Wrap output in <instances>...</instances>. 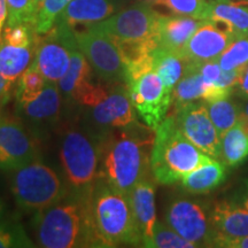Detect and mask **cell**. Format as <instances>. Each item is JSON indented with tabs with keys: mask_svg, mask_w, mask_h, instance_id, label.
I'll return each mask as SVG.
<instances>
[{
	"mask_svg": "<svg viewBox=\"0 0 248 248\" xmlns=\"http://www.w3.org/2000/svg\"><path fill=\"white\" fill-rule=\"evenodd\" d=\"M91 209L100 248L142 246L128 195L98 178L91 194Z\"/></svg>",
	"mask_w": 248,
	"mask_h": 248,
	"instance_id": "obj_4",
	"label": "cell"
},
{
	"mask_svg": "<svg viewBox=\"0 0 248 248\" xmlns=\"http://www.w3.org/2000/svg\"><path fill=\"white\" fill-rule=\"evenodd\" d=\"M12 85H13V83L9 82V80L6 79L5 77L0 74V100L8 101Z\"/></svg>",
	"mask_w": 248,
	"mask_h": 248,
	"instance_id": "obj_39",
	"label": "cell"
},
{
	"mask_svg": "<svg viewBox=\"0 0 248 248\" xmlns=\"http://www.w3.org/2000/svg\"><path fill=\"white\" fill-rule=\"evenodd\" d=\"M7 102V100H0V119H1V114H2V107L5 106V104Z\"/></svg>",
	"mask_w": 248,
	"mask_h": 248,
	"instance_id": "obj_43",
	"label": "cell"
},
{
	"mask_svg": "<svg viewBox=\"0 0 248 248\" xmlns=\"http://www.w3.org/2000/svg\"><path fill=\"white\" fill-rule=\"evenodd\" d=\"M76 48L78 44L74 31L57 21L47 33L38 36L32 63L46 80L58 83L67 73L71 53Z\"/></svg>",
	"mask_w": 248,
	"mask_h": 248,
	"instance_id": "obj_10",
	"label": "cell"
},
{
	"mask_svg": "<svg viewBox=\"0 0 248 248\" xmlns=\"http://www.w3.org/2000/svg\"><path fill=\"white\" fill-rule=\"evenodd\" d=\"M35 244L28 237L22 225L14 222L0 224V248L33 247Z\"/></svg>",
	"mask_w": 248,
	"mask_h": 248,
	"instance_id": "obj_35",
	"label": "cell"
},
{
	"mask_svg": "<svg viewBox=\"0 0 248 248\" xmlns=\"http://www.w3.org/2000/svg\"><path fill=\"white\" fill-rule=\"evenodd\" d=\"M204 104L210 119L221 137L226 131L233 128L241 115L240 99L235 95L233 97V94L228 98L213 102H204Z\"/></svg>",
	"mask_w": 248,
	"mask_h": 248,
	"instance_id": "obj_28",
	"label": "cell"
},
{
	"mask_svg": "<svg viewBox=\"0 0 248 248\" xmlns=\"http://www.w3.org/2000/svg\"><path fill=\"white\" fill-rule=\"evenodd\" d=\"M130 206L136 225L142 240V246L147 247L153 237L154 226L156 224L155 208V186L147 177L141 179L128 194Z\"/></svg>",
	"mask_w": 248,
	"mask_h": 248,
	"instance_id": "obj_19",
	"label": "cell"
},
{
	"mask_svg": "<svg viewBox=\"0 0 248 248\" xmlns=\"http://www.w3.org/2000/svg\"><path fill=\"white\" fill-rule=\"evenodd\" d=\"M47 80L42 73L37 69L33 63H31L17 79V89L15 97L18 101H29L35 99L44 90Z\"/></svg>",
	"mask_w": 248,
	"mask_h": 248,
	"instance_id": "obj_30",
	"label": "cell"
},
{
	"mask_svg": "<svg viewBox=\"0 0 248 248\" xmlns=\"http://www.w3.org/2000/svg\"><path fill=\"white\" fill-rule=\"evenodd\" d=\"M36 45L15 46L0 40V74L14 84L32 63Z\"/></svg>",
	"mask_w": 248,
	"mask_h": 248,
	"instance_id": "obj_25",
	"label": "cell"
},
{
	"mask_svg": "<svg viewBox=\"0 0 248 248\" xmlns=\"http://www.w3.org/2000/svg\"><path fill=\"white\" fill-rule=\"evenodd\" d=\"M235 38L212 21H204L183 47L181 54L188 63L201 64L218 60Z\"/></svg>",
	"mask_w": 248,
	"mask_h": 248,
	"instance_id": "obj_16",
	"label": "cell"
},
{
	"mask_svg": "<svg viewBox=\"0 0 248 248\" xmlns=\"http://www.w3.org/2000/svg\"><path fill=\"white\" fill-rule=\"evenodd\" d=\"M38 36L35 30V26L24 23L13 27L6 26L0 40H4L8 44L15 46H33L37 44Z\"/></svg>",
	"mask_w": 248,
	"mask_h": 248,
	"instance_id": "obj_36",
	"label": "cell"
},
{
	"mask_svg": "<svg viewBox=\"0 0 248 248\" xmlns=\"http://www.w3.org/2000/svg\"><path fill=\"white\" fill-rule=\"evenodd\" d=\"M240 107L241 114L248 119V99H246V100H240Z\"/></svg>",
	"mask_w": 248,
	"mask_h": 248,
	"instance_id": "obj_42",
	"label": "cell"
},
{
	"mask_svg": "<svg viewBox=\"0 0 248 248\" xmlns=\"http://www.w3.org/2000/svg\"><path fill=\"white\" fill-rule=\"evenodd\" d=\"M137 113L126 83H109L105 94L90 107L82 108L80 123L93 135L102 138L114 130L137 122Z\"/></svg>",
	"mask_w": 248,
	"mask_h": 248,
	"instance_id": "obj_7",
	"label": "cell"
},
{
	"mask_svg": "<svg viewBox=\"0 0 248 248\" xmlns=\"http://www.w3.org/2000/svg\"><path fill=\"white\" fill-rule=\"evenodd\" d=\"M130 98L142 122L156 130L167 117L172 102V94L167 91L155 70L145 73L128 83Z\"/></svg>",
	"mask_w": 248,
	"mask_h": 248,
	"instance_id": "obj_12",
	"label": "cell"
},
{
	"mask_svg": "<svg viewBox=\"0 0 248 248\" xmlns=\"http://www.w3.org/2000/svg\"><path fill=\"white\" fill-rule=\"evenodd\" d=\"M212 223L216 233V246L224 241L248 235V209L235 195L212 204Z\"/></svg>",
	"mask_w": 248,
	"mask_h": 248,
	"instance_id": "obj_17",
	"label": "cell"
},
{
	"mask_svg": "<svg viewBox=\"0 0 248 248\" xmlns=\"http://www.w3.org/2000/svg\"><path fill=\"white\" fill-rule=\"evenodd\" d=\"M92 75L93 70L85 55L82 53L79 47L74 49L70 57L69 68L58 82L62 98L67 105L77 106L80 98L93 84Z\"/></svg>",
	"mask_w": 248,
	"mask_h": 248,
	"instance_id": "obj_21",
	"label": "cell"
},
{
	"mask_svg": "<svg viewBox=\"0 0 248 248\" xmlns=\"http://www.w3.org/2000/svg\"><path fill=\"white\" fill-rule=\"evenodd\" d=\"M160 15L152 5L139 1L97 24L115 43L156 42Z\"/></svg>",
	"mask_w": 248,
	"mask_h": 248,
	"instance_id": "obj_11",
	"label": "cell"
},
{
	"mask_svg": "<svg viewBox=\"0 0 248 248\" xmlns=\"http://www.w3.org/2000/svg\"><path fill=\"white\" fill-rule=\"evenodd\" d=\"M119 6L115 0H71L57 21L76 32L110 17Z\"/></svg>",
	"mask_w": 248,
	"mask_h": 248,
	"instance_id": "obj_18",
	"label": "cell"
},
{
	"mask_svg": "<svg viewBox=\"0 0 248 248\" xmlns=\"http://www.w3.org/2000/svg\"><path fill=\"white\" fill-rule=\"evenodd\" d=\"M62 100L58 83L47 80L38 97L17 102L18 117L37 138H43L60 122Z\"/></svg>",
	"mask_w": 248,
	"mask_h": 248,
	"instance_id": "obj_15",
	"label": "cell"
},
{
	"mask_svg": "<svg viewBox=\"0 0 248 248\" xmlns=\"http://www.w3.org/2000/svg\"><path fill=\"white\" fill-rule=\"evenodd\" d=\"M248 159V119L241 114L233 128L221 137V160L228 168H235Z\"/></svg>",
	"mask_w": 248,
	"mask_h": 248,
	"instance_id": "obj_24",
	"label": "cell"
},
{
	"mask_svg": "<svg viewBox=\"0 0 248 248\" xmlns=\"http://www.w3.org/2000/svg\"><path fill=\"white\" fill-rule=\"evenodd\" d=\"M11 191L17 206L29 213H37L53 206L69 192L60 175L39 160L14 170Z\"/></svg>",
	"mask_w": 248,
	"mask_h": 248,
	"instance_id": "obj_6",
	"label": "cell"
},
{
	"mask_svg": "<svg viewBox=\"0 0 248 248\" xmlns=\"http://www.w3.org/2000/svg\"><path fill=\"white\" fill-rule=\"evenodd\" d=\"M235 197L241 201V203L248 209V178L245 179L244 186L240 188L239 192H237Z\"/></svg>",
	"mask_w": 248,
	"mask_h": 248,
	"instance_id": "obj_41",
	"label": "cell"
},
{
	"mask_svg": "<svg viewBox=\"0 0 248 248\" xmlns=\"http://www.w3.org/2000/svg\"><path fill=\"white\" fill-rule=\"evenodd\" d=\"M212 204L207 200L175 198L167 204L164 221L195 247H215L216 233L212 223Z\"/></svg>",
	"mask_w": 248,
	"mask_h": 248,
	"instance_id": "obj_8",
	"label": "cell"
},
{
	"mask_svg": "<svg viewBox=\"0 0 248 248\" xmlns=\"http://www.w3.org/2000/svg\"><path fill=\"white\" fill-rule=\"evenodd\" d=\"M74 33L79 49L88 59L99 80L105 83H125V63L119 46L98 24Z\"/></svg>",
	"mask_w": 248,
	"mask_h": 248,
	"instance_id": "obj_9",
	"label": "cell"
},
{
	"mask_svg": "<svg viewBox=\"0 0 248 248\" xmlns=\"http://www.w3.org/2000/svg\"><path fill=\"white\" fill-rule=\"evenodd\" d=\"M172 115L178 128L192 144L213 159H221V136L210 119L204 102H188L176 108Z\"/></svg>",
	"mask_w": 248,
	"mask_h": 248,
	"instance_id": "obj_14",
	"label": "cell"
},
{
	"mask_svg": "<svg viewBox=\"0 0 248 248\" xmlns=\"http://www.w3.org/2000/svg\"><path fill=\"white\" fill-rule=\"evenodd\" d=\"M226 178L228 167L221 160L213 159L186 173L181 181L182 191L193 195L208 194L218 188Z\"/></svg>",
	"mask_w": 248,
	"mask_h": 248,
	"instance_id": "obj_23",
	"label": "cell"
},
{
	"mask_svg": "<svg viewBox=\"0 0 248 248\" xmlns=\"http://www.w3.org/2000/svg\"><path fill=\"white\" fill-rule=\"evenodd\" d=\"M152 6L166 9L171 15H183L204 21L209 18L208 0H155Z\"/></svg>",
	"mask_w": 248,
	"mask_h": 248,
	"instance_id": "obj_29",
	"label": "cell"
},
{
	"mask_svg": "<svg viewBox=\"0 0 248 248\" xmlns=\"http://www.w3.org/2000/svg\"><path fill=\"white\" fill-rule=\"evenodd\" d=\"M59 155L68 190L91 195L99 177L100 138L82 123L68 125L61 132Z\"/></svg>",
	"mask_w": 248,
	"mask_h": 248,
	"instance_id": "obj_5",
	"label": "cell"
},
{
	"mask_svg": "<svg viewBox=\"0 0 248 248\" xmlns=\"http://www.w3.org/2000/svg\"><path fill=\"white\" fill-rule=\"evenodd\" d=\"M8 17L6 26L13 27L16 24H31L35 26L38 6L36 0H6Z\"/></svg>",
	"mask_w": 248,
	"mask_h": 248,
	"instance_id": "obj_32",
	"label": "cell"
},
{
	"mask_svg": "<svg viewBox=\"0 0 248 248\" xmlns=\"http://www.w3.org/2000/svg\"><path fill=\"white\" fill-rule=\"evenodd\" d=\"M208 21L228 30L235 39L248 38V5L233 0H208Z\"/></svg>",
	"mask_w": 248,
	"mask_h": 248,
	"instance_id": "obj_22",
	"label": "cell"
},
{
	"mask_svg": "<svg viewBox=\"0 0 248 248\" xmlns=\"http://www.w3.org/2000/svg\"><path fill=\"white\" fill-rule=\"evenodd\" d=\"M213 160L185 137L173 115L167 116L155 130L151 153V173L161 185L181 182L186 173Z\"/></svg>",
	"mask_w": 248,
	"mask_h": 248,
	"instance_id": "obj_3",
	"label": "cell"
},
{
	"mask_svg": "<svg viewBox=\"0 0 248 248\" xmlns=\"http://www.w3.org/2000/svg\"><path fill=\"white\" fill-rule=\"evenodd\" d=\"M233 1L241 2V4H247L248 5V0H233Z\"/></svg>",
	"mask_w": 248,
	"mask_h": 248,
	"instance_id": "obj_46",
	"label": "cell"
},
{
	"mask_svg": "<svg viewBox=\"0 0 248 248\" xmlns=\"http://www.w3.org/2000/svg\"><path fill=\"white\" fill-rule=\"evenodd\" d=\"M204 80L198 68V64L188 63L186 66L184 75L179 82L176 84L172 91V102L173 108H179L188 102L198 101L202 99L204 92Z\"/></svg>",
	"mask_w": 248,
	"mask_h": 248,
	"instance_id": "obj_27",
	"label": "cell"
},
{
	"mask_svg": "<svg viewBox=\"0 0 248 248\" xmlns=\"http://www.w3.org/2000/svg\"><path fill=\"white\" fill-rule=\"evenodd\" d=\"M151 248H195L190 241L181 237L177 232L167 224V223L156 222L154 226L153 237L147 245Z\"/></svg>",
	"mask_w": 248,
	"mask_h": 248,
	"instance_id": "obj_34",
	"label": "cell"
},
{
	"mask_svg": "<svg viewBox=\"0 0 248 248\" xmlns=\"http://www.w3.org/2000/svg\"><path fill=\"white\" fill-rule=\"evenodd\" d=\"M115 1L117 2V4H119V5H121V2H122V1H124V0H115Z\"/></svg>",
	"mask_w": 248,
	"mask_h": 248,
	"instance_id": "obj_48",
	"label": "cell"
},
{
	"mask_svg": "<svg viewBox=\"0 0 248 248\" xmlns=\"http://www.w3.org/2000/svg\"><path fill=\"white\" fill-rule=\"evenodd\" d=\"M39 159L38 138L20 117L0 119V169L16 170Z\"/></svg>",
	"mask_w": 248,
	"mask_h": 248,
	"instance_id": "obj_13",
	"label": "cell"
},
{
	"mask_svg": "<svg viewBox=\"0 0 248 248\" xmlns=\"http://www.w3.org/2000/svg\"><path fill=\"white\" fill-rule=\"evenodd\" d=\"M43 1H44V0H36V2H37V6H38V11H39L40 6H42V4H43Z\"/></svg>",
	"mask_w": 248,
	"mask_h": 248,
	"instance_id": "obj_45",
	"label": "cell"
},
{
	"mask_svg": "<svg viewBox=\"0 0 248 248\" xmlns=\"http://www.w3.org/2000/svg\"><path fill=\"white\" fill-rule=\"evenodd\" d=\"M218 63L225 71H243L248 66V38L232 42L218 58Z\"/></svg>",
	"mask_w": 248,
	"mask_h": 248,
	"instance_id": "obj_31",
	"label": "cell"
},
{
	"mask_svg": "<svg viewBox=\"0 0 248 248\" xmlns=\"http://www.w3.org/2000/svg\"><path fill=\"white\" fill-rule=\"evenodd\" d=\"M154 138L155 130L138 121L100 138L98 178L128 195L151 171Z\"/></svg>",
	"mask_w": 248,
	"mask_h": 248,
	"instance_id": "obj_1",
	"label": "cell"
},
{
	"mask_svg": "<svg viewBox=\"0 0 248 248\" xmlns=\"http://www.w3.org/2000/svg\"><path fill=\"white\" fill-rule=\"evenodd\" d=\"M222 247L226 248H248V235L235 238V239L226 240L223 243Z\"/></svg>",
	"mask_w": 248,
	"mask_h": 248,
	"instance_id": "obj_38",
	"label": "cell"
},
{
	"mask_svg": "<svg viewBox=\"0 0 248 248\" xmlns=\"http://www.w3.org/2000/svg\"><path fill=\"white\" fill-rule=\"evenodd\" d=\"M153 64L164 88L172 94L176 84L184 75L187 61L179 53L156 47L153 51Z\"/></svg>",
	"mask_w": 248,
	"mask_h": 248,
	"instance_id": "obj_26",
	"label": "cell"
},
{
	"mask_svg": "<svg viewBox=\"0 0 248 248\" xmlns=\"http://www.w3.org/2000/svg\"><path fill=\"white\" fill-rule=\"evenodd\" d=\"M71 0H44L37 14L35 30L39 36L47 33L54 27L58 17Z\"/></svg>",
	"mask_w": 248,
	"mask_h": 248,
	"instance_id": "obj_33",
	"label": "cell"
},
{
	"mask_svg": "<svg viewBox=\"0 0 248 248\" xmlns=\"http://www.w3.org/2000/svg\"><path fill=\"white\" fill-rule=\"evenodd\" d=\"M36 237L45 248H100L92 218L91 195L69 191L53 206L35 213Z\"/></svg>",
	"mask_w": 248,
	"mask_h": 248,
	"instance_id": "obj_2",
	"label": "cell"
},
{
	"mask_svg": "<svg viewBox=\"0 0 248 248\" xmlns=\"http://www.w3.org/2000/svg\"><path fill=\"white\" fill-rule=\"evenodd\" d=\"M204 20L183 15H160L156 29L157 47L181 53Z\"/></svg>",
	"mask_w": 248,
	"mask_h": 248,
	"instance_id": "obj_20",
	"label": "cell"
},
{
	"mask_svg": "<svg viewBox=\"0 0 248 248\" xmlns=\"http://www.w3.org/2000/svg\"><path fill=\"white\" fill-rule=\"evenodd\" d=\"M2 209H4V206H2V202H1V200H0V217H1Z\"/></svg>",
	"mask_w": 248,
	"mask_h": 248,
	"instance_id": "obj_47",
	"label": "cell"
},
{
	"mask_svg": "<svg viewBox=\"0 0 248 248\" xmlns=\"http://www.w3.org/2000/svg\"><path fill=\"white\" fill-rule=\"evenodd\" d=\"M138 1H140V2H145V4H150V5H153L155 0H138Z\"/></svg>",
	"mask_w": 248,
	"mask_h": 248,
	"instance_id": "obj_44",
	"label": "cell"
},
{
	"mask_svg": "<svg viewBox=\"0 0 248 248\" xmlns=\"http://www.w3.org/2000/svg\"><path fill=\"white\" fill-rule=\"evenodd\" d=\"M7 17H8V9H7V4H6V0H0V39H1L5 23L7 22Z\"/></svg>",
	"mask_w": 248,
	"mask_h": 248,
	"instance_id": "obj_40",
	"label": "cell"
},
{
	"mask_svg": "<svg viewBox=\"0 0 248 248\" xmlns=\"http://www.w3.org/2000/svg\"><path fill=\"white\" fill-rule=\"evenodd\" d=\"M234 95L240 100L248 99V66L241 71V75L234 88Z\"/></svg>",
	"mask_w": 248,
	"mask_h": 248,
	"instance_id": "obj_37",
	"label": "cell"
}]
</instances>
